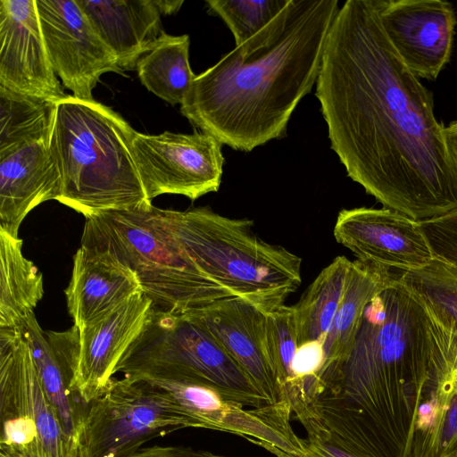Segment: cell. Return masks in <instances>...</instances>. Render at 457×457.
<instances>
[{"label":"cell","mask_w":457,"mask_h":457,"mask_svg":"<svg viewBox=\"0 0 457 457\" xmlns=\"http://www.w3.org/2000/svg\"><path fill=\"white\" fill-rule=\"evenodd\" d=\"M316 96L348 177L417 221L457 209V170L432 93L403 63L376 0H347L328 34Z\"/></svg>","instance_id":"obj_1"},{"label":"cell","mask_w":457,"mask_h":457,"mask_svg":"<svg viewBox=\"0 0 457 457\" xmlns=\"http://www.w3.org/2000/svg\"><path fill=\"white\" fill-rule=\"evenodd\" d=\"M431 359L426 312L397 280L366 307L343 361L318 379L313 408L324 437L359 457H409Z\"/></svg>","instance_id":"obj_2"},{"label":"cell","mask_w":457,"mask_h":457,"mask_svg":"<svg viewBox=\"0 0 457 457\" xmlns=\"http://www.w3.org/2000/svg\"><path fill=\"white\" fill-rule=\"evenodd\" d=\"M337 0H290L264 46L237 47L196 75L181 113L221 145L250 152L284 137L299 102L316 83Z\"/></svg>","instance_id":"obj_3"},{"label":"cell","mask_w":457,"mask_h":457,"mask_svg":"<svg viewBox=\"0 0 457 457\" xmlns=\"http://www.w3.org/2000/svg\"><path fill=\"white\" fill-rule=\"evenodd\" d=\"M135 131L119 113L94 99L67 95L57 101L52 142L61 179L57 201L86 220L153 205L132 155Z\"/></svg>","instance_id":"obj_4"},{"label":"cell","mask_w":457,"mask_h":457,"mask_svg":"<svg viewBox=\"0 0 457 457\" xmlns=\"http://www.w3.org/2000/svg\"><path fill=\"white\" fill-rule=\"evenodd\" d=\"M163 213L203 274L262 312L284 304L301 285V257L259 237L252 220L228 218L209 207Z\"/></svg>","instance_id":"obj_5"},{"label":"cell","mask_w":457,"mask_h":457,"mask_svg":"<svg viewBox=\"0 0 457 457\" xmlns=\"http://www.w3.org/2000/svg\"><path fill=\"white\" fill-rule=\"evenodd\" d=\"M80 247L130 270L156 311L183 314L234 296L198 270L154 205L86 220Z\"/></svg>","instance_id":"obj_6"},{"label":"cell","mask_w":457,"mask_h":457,"mask_svg":"<svg viewBox=\"0 0 457 457\" xmlns=\"http://www.w3.org/2000/svg\"><path fill=\"white\" fill-rule=\"evenodd\" d=\"M136 379H190L212 386L245 406L267 403L227 350L184 314L153 309L114 373Z\"/></svg>","instance_id":"obj_7"},{"label":"cell","mask_w":457,"mask_h":457,"mask_svg":"<svg viewBox=\"0 0 457 457\" xmlns=\"http://www.w3.org/2000/svg\"><path fill=\"white\" fill-rule=\"evenodd\" d=\"M57 102L0 87V229L18 237L35 207L60 195L53 152Z\"/></svg>","instance_id":"obj_8"},{"label":"cell","mask_w":457,"mask_h":457,"mask_svg":"<svg viewBox=\"0 0 457 457\" xmlns=\"http://www.w3.org/2000/svg\"><path fill=\"white\" fill-rule=\"evenodd\" d=\"M0 455L79 457L19 327L0 328Z\"/></svg>","instance_id":"obj_9"},{"label":"cell","mask_w":457,"mask_h":457,"mask_svg":"<svg viewBox=\"0 0 457 457\" xmlns=\"http://www.w3.org/2000/svg\"><path fill=\"white\" fill-rule=\"evenodd\" d=\"M191 428L162 388L142 379L112 378L86 408L79 438L80 457H124L145 443Z\"/></svg>","instance_id":"obj_10"},{"label":"cell","mask_w":457,"mask_h":457,"mask_svg":"<svg viewBox=\"0 0 457 457\" xmlns=\"http://www.w3.org/2000/svg\"><path fill=\"white\" fill-rule=\"evenodd\" d=\"M165 390L191 428L227 432L246 439L275 457H298L303 449L291 425L286 402L245 409L211 385L190 379H142Z\"/></svg>","instance_id":"obj_11"},{"label":"cell","mask_w":457,"mask_h":457,"mask_svg":"<svg viewBox=\"0 0 457 457\" xmlns=\"http://www.w3.org/2000/svg\"><path fill=\"white\" fill-rule=\"evenodd\" d=\"M132 155L145 195H181L192 201L220 188L224 157L221 144L211 135L135 131Z\"/></svg>","instance_id":"obj_12"},{"label":"cell","mask_w":457,"mask_h":457,"mask_svg":"<svg viewBox=\"0 0 457 457\" xmlns=\"http://www.w3.org/2000/svg\"><path fill=\"white\" fill-rule=\"evenodd\" d=\"M52 67L74 97L93 100L107 72L123 74L115 54L93 28L77 0H36Z\"/></svg>","instance_id":"obj_13"},{"label":"cell","mask_w":457,"mask_h":457,"mask_svg":"<svg viewBox=\"0 0 457 457\" xmlns=\"http://www.w3.org/2000/svg\"><path fill=\"white\" fill-rule=\"evenodd\" d=\"M426 315L432 359L412 425L409 457H457V335Z\"/></svg>","instance_id":"obj_14"},{"label":"cell","mask_w":457,"mask_h":457,"mask_svg":"<svg viewBox=\"0 0 457 457\" xmlns=\"http://www.w3.org/2000/svg\"><path fill=\"white\" fill-rule=\"evenodd\" d=\"M333 234L361 262L411 271L425 268L433 260L420 222L385 207L340 211Z\"/></svg>","instance_id":"obj_15"},{"label":"cell","mask_w":457,"mask_h":457,"mask_svg":"<svg viewBox=\"0 0 457 457\" xmlns=\"http://www.w3.org/2000/svg\"><path fill=\"white\" fill-rule=\"evenodd\" d=\"M382 27L406 67L436 79L450 61L456 15L443 0H376Z\"/></svg>","instance_id":"obj_16"},{"label":"cell","mask_w":457,"mask_h":457,"mask_svg":"<svg viewBox=\"0 0 457 457\" xmlns=\"http://www.w3.org/2000/svg\"><path fill=\"white\" fill-rule=\"evenodd\" d=\"M0 87L54 102L67 96L49 59L36 0H0Z\"/></svg>","instance_id":"obj_17"},{"label":"cell","mask_w":457,"mask_h":457,"mask_svg":"<svg viewBox=\"0 0 457 457\" xmlns=\"http://www.w3.org/2000/svg\"><path fill=\"white\" fill-rule=\"evenodd\" d=\"M204 328L241 367L268 403L281 402L267 336V317L231 296L183 313Z\"/></svg>","instance_id":"obj_18"},{"label":"cell","mask_w":457,"mask_h":457,"mask_svg":"<svg viewBox=\"0 0 457 457\" xmlns=\"http://www.w3.org/2000/svg\"><path fill=\"white\" fill-rule=\"evenodd\" d=\"M152 312V300L140 292L79 330L76 391L86 405L105 391L117 364Z\"/></svg>","instance_id":"obj_19"},{"label":"cell","mask_w":457,"mask_h":457,"mask_svg":"<svg viewBox=\"0 0 457 457\" xmlns=\"http://www.w3.org/2000/svg\"><path fill=\"white\" fill-rule=\"evenodd\" d=\"M18 327L29 345L42 384L63 430L79 447L87 408L76 391L79 328L73 325L62 332L45 331L34 312L24 317Z\"/></svg>","instance_id":"obj_20"},{"label":"cell","mask_w":457,"mask_h":457,"mask_svg":"<svg viewBox=\"0 0 457 457\" xmlns=\"http://www.w3.org/2000/svg\"><path fill=\"white\" fill-rule=\"evenodd\" d=\"M419 222L433 260L418 270L395 271L397 280L428 314L457 335V209Z\"/></svg>","instance_id":"obj_21"},{"label":"cell","mask_w":457,"mask_h":457,"mask_svg":"<svg viewBox=\"0 0 457 457\" xmlns=\"http://www.w3.org/2000/svg\"><path fill=\"white\" fill-rule=\"evenodd\" d=\"M143 292L136 275L110 257L79 247L64 293L69 314L79 330Z\"/></svg>","instance_id":"obj_22"},{"label":"cell","mask_w":457,"mask_h":457,"mask_svg":"<svg viewBox=\"0 0 457 457\" xmlns=\"http://www.w3.org/2000/svg\"><path fill=\"white\" fill-rule=\"evenodd\" d=\"M95 30L115 54L120 69L137 70L161 37L157 0H77Z\"/></svg>","instance_id":"obj_23"},{"label":"cell","mask_w":457,"mask_h":457,"mask_svg":"<svg viewBox=\"0 0 457 457\" xmlns=\"http://www.w3.org/2000/svg\"><path fill=\"white\" fill-rule=\"evenodd\" d=\"M396 282L395 273L386 267L352 262L344 298L323 345L325 361L320 376L343 361L358 334L366 307Z\"/></svg>","instance_id":"obj_24"},{"label":"cell","mask_w":457,"mask_h":457,"mask_svg":"<svg viewBox=\"0 0 457 457\" xmlns=\"http://www.w3.org/2000/svg\"><path fill=\"white\" fill-rule=\"evenodd\" d=\"M22 244L0 229V328L18 327L44 295L43 275L23 255Z\"/></svg>","instance_id":"obj_25"},{"label":"cell","mask_w":457,"mask_h":457,"mask_svg":"<svg viewBox=\"0 0 457 457\" xmlns=\"http://www.w3.org/2000/svg\"><path fill=\"white\" fill-rule=\"evenodd\" d=\"M352 261L336 257L324 268L294 305L298 346L325 343L346 288Z\"/></svg>","instance_id":"obj_26"},{"label":"cell","mask_w":457,"mask_h":457,"mask_svg":"<svg viewBox=\"0 0 457 457\" xmlns=\"http://www.w3.org/2000/svg\"><path fill=\"white\" fill-rule=\"evenodd\" d=\"M188 35L172 36L164 30L137 62L142 84L169 104H181L196 75L189 63Z\"/></svg>","instance_id":"obj_27"},{"label":"cell","mask_w":457,"mask_h":457,"mask_svg":"<svg viewBox=\"0 0 457 457\" xmlns=\"http://www.w3.org/2000/svg\"><path fill=\"white\" fill-rule=\"evenodd\" d=\"M290 0H208L234 36L236 47L250 53L267 44L284 21Z\"/></svg>","instance_id":"obj_28"},{"label":"cell","mask_w":457,"mask_h":457,"mask_svg":"<svg viewBox=\"0 0 457 457\" xmlns=\"http://www.w3.org/2000/svg\"><path fill=\"white\" fill-rule=\"evenodd\" d=\"M124 457H225L206 450L195 449L184 445H154L141 447Z\"/></svg>","instance_id":"obj_29"},{"label":"cell","mask_w":457,"mask_h":457,"mask_svg":"<svg viewBox=\"0 0 457 457\" xmlns=\"http://www.w3.org/2000/svg\"><path fill=\"white\" fill-rule=\"evenodd\" d=\"M303 449L298 457H359L323 436L303 438Z\"/></svg>","instance_id":"obj_30"},{"label":"cell","mask_w":457,"mask_h":457,"mask_svg":"<svg viewBox=\"0 0 457 457\" xmlns=\"http://www.w3.org/2000/svg\"><path fill=\"white\" fill-rule=\"evenodd\" d=\"M442 134L447 154L457 170V120L444 126Z\"/></svg>","instance_id":"obj_31"},{"label":"cell","mask_w":457,"mask_h":457,"mask_svg":"<svg viewBox=\"0 0 457 457\" xmlns=\"http://www.w3.org/2000/svg\"><path fill=\"white\" fill-rule=\"evenodd\" d=\"M159 8L162 15H168L177 12L183 1H167V0H157Z\"/></svg>","instance_id":"obj_32"},{"label":"cell","mask_w":457,"mask_h":457,"mask_svg":"<svg viewBox=\"0 0 457 457\" xmlns=\"http://www.w3.org/2000/svg\"><path fill=\"white\" fill-rule=\"evenodd\" d=\"M0 457H9V456H5V455H0Z\"/></svg>","instance_id":"obj_33"}]
</instances>
